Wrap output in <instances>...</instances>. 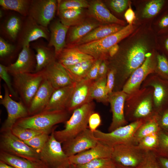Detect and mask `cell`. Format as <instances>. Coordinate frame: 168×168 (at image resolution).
<instances>
[{"mask_svg":"<svg viewBox=\"0 0 168 168\" xmlns=\"http://www.w3.org/2000/svg\"><path fill=\"white\" fill-rule=\"evenodd\" d=\"M75 83L72 85L55 90L43 111L67 110Z\"/></svg>","mask_w":168,"mask_h":168,"instance_id":"484cf974","label":"cell"},{"mask_svg":"<svg viewBox=\"0 0 168 168\" xmlns=\"http://www.w3.org/2000/svg\"><path fill=\"white\" fill-rule=\"evenodd\" d=\"M157 114L158 122L161 129L168 132V108Z\"/></svg>","mask_w":168,"mask_h":168,"instance_id":"816d5d0a","label":"cell"},{"mask_svg":"<svg viewBox=\"0 0 168 168\" xmlns=\"http://www.w3.org/2000/svg\"><path fill=\"white\" fill-rule=\"evenodd\" d=\"M157 114L143 123L138 129L135 134V139L138 144V141L148 135L158 133L161 130Z\"/></svg>","mask_w":168,"mask_h":168,"instance_id":"836d02e7","label":"cell"},{"mask_svg":"<svg viewBox=\"0 0 168 168\" xmlns=\"http://www.w3.org/2000/svg\"><path fill=\"white\" fill-rule=\"evenodd\" d=\"M107 76L98 78L93 82L90 92L91 99L103 103L108 102V95L106 87Z\"/></svg>","mask_w":168,"mask_h":168,"instance_id":"d6a6232c","label":"cell"},{"mask_svg":"<svg viewBox=\"0 0 168 168\" xmlns=\"http://www.w3.org/2000/svg\"><path fill=\"white\" fill-rule=\"evenodd\" d=\"M157 147L153 152L158 156L168 158V132L161 129L158 133Z\"/></svg>","mask_w":168,"mask_h":168,"instance_id":"b9f144b4","label":"cell"},{"mask_svg":"<svg viewBox=\"0 0 168 168\" xmlns=\"http://www.w3.org/2000/svg\"><path fill=\"white\" fill-rule=\"evenodd\" d=\"M41 71L54 90L72 85L76 82L65 68L56 60Z\"/></svg>","mask_w":168,"mask_h":168,"instance_id":"e0dca14e","label":"cell"},{"mask_svg":"<svg viewBox=\"0 0 168 168\" xmlns=\"http://www.w3.org/2000/svg\"><path fill=\"white\" fill-rule=\"evenodd\" d=\"M137 168H161L157 156L152 151H148L139 166Z\"/></svg>","mask_w":168,"mask_h":168,"instance_id":"bcb514c9","label":"cell"},{"mask_svg":"<svg viewBox=\"0 0 168 168\" xmlns=\"http://www.w3.org/2000/svg\"><path fill=\"white\" fill-rule=\"evenodd\" d=\"M0 151L34 161H41L40 154L23 141L14 135L11 131L1 132Z\"/></svg>","mask_w":168,"mask_h":168,"instance_id":"ba28073f","label":"cell"},{"mask_svg":"<svg viewBox=\"0 0 168 168\" xmlns=\"http://www.w3.org/2000/svg\"><path fill=\"white\" fill-rule=\"evenodd\" d=\"M163 40V49L166 53L165 56L168 59V35Z\"/></svg>","mask_w":168,"mask_h":168,"instance_id":"91938a15","label":"cell"},{"mask_svg":"<svg viewBox=\"0 0 168 168\" xmlns=\"http://www.w3.org/2000/svg\"><path fill=\"white\" fill-rule=\"evenodd\" d=\"M101 119L99 113L93 112L89 117L88 128L92 132H94L100 125Z\"/></svg>","mask_w":168,"mask_h":168,"instance_id":"f907efd6","label":"cell"},{"mask_svg":"<svg viewBox=\"0 0 168 168\" xmlns=\"http://www.w3.org/2000/svg\"><path fill=\"white\" fill-rule=\"evenodd\" d=\"M113 147L98 141L93 147L69 157L70 164L75 166L86 164L95 159L111 158Z\"/></svg>","mask_w":168,"mask_h":168,"instance_id":"ffe728a7","label":"cell"},{"mask_svg":"<svg viewBox=\"0 0 168 168\" xmlns=\"http://www.w3.org/2000/svg\"><path fill=\"white\" fill-rule=\"evenodd\" d=\"M112 114V120L108 128L109 132L126 125L128 123L124 115V105L127 94L122 90L113 91L108 95Z\"/></svg>","mask_w":168,"mask_h":168,"instance_id":"ac0fdd59","label":"cell"},{"mask_svg":"<svg viewBox=\"0 0 168 168\" xmlns=\"http://www.w3.org/2000/svg\"><path fill=\"white\" fill-rule=\"evenodd\" d=\"M158 133L143 138L138 141L137 145L140 148L146 152L154 151L158 144Z\"/></svg>","mask_w":168,"mask_h":168,"instance_id":"f35d334b","label":"cell"},{"mask_svg":"<svg viewBox=\"0 0 168 168\" xmlns=\"http://www.w3.org/2000/svg\"><path fill=\"white\" fill-rule=\"evenodd\" d=\"M93 58L74 46H66L56 57L57 61L65 67L74 65L86 60Z\"/></svg>","mask_w":168,"mask_h":168,"instance_id":"83f0119b","label":"cell"},{"mask_svg":"<svg viewBox=\"0 0 168 168\" xmlns=\"http://www.w3.org/2000/svg\"><path fill=\"white\" fill-rule=\"evenodd\" d=\"M123 28L120 25L115 24L100 26L92 30L71 46H77L100 40L117 32Z\"/></svg>","mask_w":168,"mask_h":168,"instance_id":"f1b7e54d","label":"cell"},{"mask_svg":"<svg viewBox=\"0 0 168 168\" xmlns=\"http://www.w3.org/2000/svg\"><path fill=\"white\" fill-rule=\"evenodd\" d=\"M141 87L153 88V104L156 114L168 108V80L153 73L147 77Z\"/></svg>","mask_w":168,"mask_h":168,"instance_id":"30bf717a","label":"cell"},{"mask_svg":"<svg viewBox=\"0 0 168 168\" xmlns=\"http://www.w3.org/2000/svg\"><path fill=\"white\" fill-rule=\"evenodd\" d=\"M0 168H16L0 161Z\"/></svg>","mask_w":168,"mask_h":168,"instance_id":"94428289","label":"cell"},{"mask_svg":"<svg viewBox=\"0 0 168 168\" xmlns=\"http://www.w3.org/2000/svg\"><path fill=\"white\" fill-rule=\"evenodd\" d=\"M68 168H76V167L74 165L70 164Z\"/></svg>","mask_w":168,"mask_h":168,"instance_id":"be15d7a7","label":"cell"},{"mask_svg":"<svg viewBox=\"0 0 168 168\" xmlns=\"http://www.w3.org/2000/svg\"><path fill=\"white\" fill-rule=\"evenodd\" d=\"M124 17L129 25H132L135 19V14L131 7H129L126 11L124 15Z\"/></svg>","mask_w":168,"mask_h":168,"instance_id":"9f6ffc18","label":"cell"},{"mask_svg":"<svg viewBox=\"0 0 168 168\" xmlns=\"http://www.w3.org/2000/svg\"><path fill=\"white\" fill-rule=\"evenodd\" d=\"M153 89L141 87L128 94L125 100L124 115L128 123L149 119L156 114L153 101Z\"/></svg>","mask_w":168,"mask_h":168,"instance_id":"6da1fadb","label":"cell"},{"mask_svg":"<svg viewBox=\"0 0 168 168\" xmlns=\"http://www.w3.org/2000/svg\"><path fill=\"white\" fill-rule=\"evenodd\" d=\"M128 4V1L126 0H113L110 3L112 9L118 13L123 12L126 8Z\"/></svg>","mask_w":168,"mask_h":168,"instance_id":"f5cc1de1","label":"cell"},{"mask_svg":"<svg viewBox=\"0 0 168 168\" xmlns=\"http://www.w3.org/2000/svg\"><path fill=\"white\" fill-rule=\"evenodd\" d=\"M57 10L77 9L88 7L89 4L85 0H65L58 1Z\"/></svg>","mask_w":168,"mask_h":168,"instance_id":"7bdbcfd3","label":"cell"},{"mask_svg":"<svg viewBox=\"0 0 168 168\" xmlns=\"http://www.w3.org/2000/svg\"><path fill=\"white\" fill-rule=\"evenodd\" d=\"M75 166L76 168H116L111 158H98L83 165Z\"/></svg>","mask_w":168,"mask_h":168,"instance_id":"60d3db41","label":"cell"},{"mask_svg":"<svg viewBox=\"0 0 168 168\" xmlns=\"http://www.w3.org/2000/svg\"><path fill=\"white\" fill-rule=\"evenodd\" d=\"M19 14H10L3 20L1 24L0 32L5 40L13 42L17 40L24 19Z\"/></svg>","mask_w":168,"mask_h":168,"instance_id":"d4e9b609","label":"cell"},{"mask_svg":"<svg viewBox=\"0 0 168 168\" xmlns=\"http://www.w3.org/2000/svg\"><path fill=\"white\" fill-rule=\"evenodd\" d=\"M96 59H88L74 65L65 67L75 82L85 79L89 69Z\"/></svg>","mask_w":168,"mask_h":168,"instance_id":"d590c367","label":"cell"},{"mask_svg":"<svg viewBox=\"0 0 168 168\" xmlns=\"http://www.w3.org/2000/svg\"><path fill=\"white\" fill-rule=\"evenodd\" d=\"M148 120L133 122L108 133L97 129L94 132V134L98 141L112 147L121 144L137 145L134 137L136 132Z\"/></svg>","mask_w":168,"mask_h":168,"instance_id":"8992f818","label":"cell"},{"mask_svg":"<svg viewBox=\"0 0 168 168\" xmlns=\"http://www.w3.org/2000/svg\"><path fill=\"white\" fill-rule=\"evenodd\" d=\"M11 131L14 135L23 141L29 140L34 137L44 133L52 132L41 131L25 128L16 125L13 126Z\"/></svg>","mask_w":168,"mask_h":168,"instance_id":"74e56055","label":"cell"},{"mask_svg":"<svg viewBox=\"0 0 168 168\" xmlns=\"http://www.w3.org/2000/svg\"><path fill=\"white\" fill-rule=\"evenodd\" d=\"M56 0H31L28 16L37 23L48 27L58 9Z\"/></svg>","mask_w":168,"mask_h":168,"instance_id":"9a60e30c","label":"cell"},{"mask_svg":"<svg viewBox=\"0 0 168 168\" xmlns=\"http://www.w3.org/2000/svg\"><path fill=\"white\" fill-rule=\"evenodd\" d=\"M148 46L144 40H140L134 43L120 58L116 67L117 76L122 87L132 72L140 66L145 60Z\"/></svg>","mask_w":168,"mask_h":168,"instance_id":"7a4b0ae2","label":"cell"},{"mask_svg":"<svg viewBox=\"0 0 168 168\" xmlns=\"http://www.w3.org/2000/svg\"><path fill=\"white\" fill-rule=\"evenodd\" d=\"M67 110L43 111L18 120L15 125L44 132H52L56 124L66 122L68 116Z\"/></svg>","mask_w":168,"mask_h":168,"instance_id":"277c9868","label":"cell"},{"mask_svg":"<svg viewBox=\"0 0 168 168\" xmlns=\"http://www.w3.org/2000/svg\"><path fill=\"white\" fill-rule=\"evenodd\" d=\"M157 156L161 168H168V158L161 156Z\"/></svg>","mask_w":168,"mask_h":168,"instance_id":"6f0895ef","label":"cell"},{"mask_svg":"<svg viewBox=\"0 0 168 168\" xmlns=\"http://www.w3.org/2000/svg\"><path fill=\"white\" fill-rule=\"evenodd\" d=\"M51 133H44L24 142L40 154L47 142Z\"/></svg>","mask_w":168,"mask_h":168,"instance_id":"ab89813d","label":"cell"},{"mask_svg":"<svg viewBox=\"0 0 168 168\" xmlns=\"http://www.w3.org/2000/svg\"><path fill=\"white\" fill-rule=\"evenodd\" d=\"M156 62V56L154 57L151 53H147L143 63L132 72L121 90L128 94L140 89L147 77L155 72Z\"/></svg>","mask_w":168,"mask_h":168,"instance_id":"4fadbf2b","label":"cell"},{"mask_svg":"<svg viewBox=\"0 0 168 168\" xmlns=\"http://www.w3.org/2000/svg\"><path fill=\"white\" fill-rule=\"evenodd\" d=\"M40 39H44L49 42L50 32L48 28L39 25L29 16L25 17L17 40L18 46L22 48Z\"/></svg>","mask_w":168,"mask_h":168,"instance_id":"5bb4252c","label":"cell"},{"mask_svg":"<svg viewBox=\"0 0 168 168\" xmlns=\"http://www.w3.org/2000/svg\"><path fill=\"white\" fill-rule=\"evenodd\" d=\"M7 66L0 64V77L5 82L11 95L15 98L18 97L17 93L14 90L11 82Z\"/></svg>","mask_w":168,"mask_h":168,"instance_id":"7dc6e473","label":"cell"},{"mask_svg":"<svg viewBox=\"0 0 168 168\" xmlns=\"http://www.w3.org/2000/svg\"><path fill=\"white\" fill-rule=\"evenodd\" d=\"M54 127L45 146L40 153L41 160L49 168H57L68 163L69 157L63 148L62 143L54 135Z\"/></svg>","mask_w":168,"mask_h":168,"instance_id":"8fae6325","label":"cell"},{"mask_svg":"<svg viewBox=\"0 0 168 168\" xmlns=\"http://www.w3.org/2000/svg\"><path fill=\"white\" fill-rule=\"evenodd\" d=\"M119 49V46L116 44L112 47L109 50L108 53L110 57H112L117 54Z\"/></svg>","mask_w":168,"mask_h":168,"instance_id":"680465c9","label":"cell"},{"mask_svg":"<svg viewBox=\"0 0 168 168\" xmlns=\"http://www.w3.org/2000/svg\"><path fill=\"white\" fill-rule=\"evenodd\" d=\"M48 26L50 39L48 45L54 48L57 57L66 46V37L70 27L63 24L59 20L52 21Z\"/></svg>","mask_w":168,"mask_h":168,"instance_id":"603a6c76","label":"cell"},{"mask_svg":"<svg viewBox=\"0 0 168 168\" xmlns=\"http://www.w3.org/2000/svg\"><path fill=\"white\" fill-rule=\"evenodd\" d=\"M4 88V95L0 102L6 108L7 117L1 127V132L11 130L18 120L29 116L28 109L22 102L16 101L11 98L6 85Z\"/></svg>","mask_w":168,"mask_h":168,"instance_id":"7c38bea8","label":"cell"},{"mask_svg":"<svg viewBox=\"0 0 168 168\" xmlns=\"http://www.w3.org/2000/svg\"><path fill=\"white\" fill-rule=\"evenodd\" d=\"M133 30V25L128 24L117 32L102 39L75 47L82 52L92 56L95 59H104L112 47L128 36Z\"/></svg>","mask_w":168,"mask_h":168,"instance_id":"5b68a950","label":"cell"},{"mask_svg":"<svg viewBox=\"0 0 168 168\" xmlns=\"http://www.w3.org/2000/svg\"><path fill=\"white\" fill-rule=\"evenodd\" d=\"M93 81L85 79L76 82L67 106V110L73 111L82 105L92 101L90 89Z\"/></svg>","mask_w":168,"mask_h":168,"instance_id":"44dd1931","label":"cell"},{"mask_svg":"<svg viewBox=\"0 0 168 168\" xmlns=\"http://www.w3.org/2000/svg\"><path fill=\"white\" fill-rule=\"evenodd\" d=\"M147 152L137 145H119L113 147L111 158L116 165L127 168H137Z\"/></svg>","mask_w":168,"mask_h":168,"instance_id":"9c48e42d","label":"cell"},{"mask_svg":"<svg viewBox=\"0 0 168 168\" xmlns=\"http://www.w3.org/2000/svg\"><path fill=\"white\" fill-rule=\"evenodd\" d=\"M36 66L35 54L29 45L22 48L16 62L7 66V68L9 73L13 76L34 72Z\"/></svg>","mask_w":168,"mask_h":168,"instance_id":"d6986e66","label":"cell"},{"mask_svg":"<svg viewBox=\"0 0 168 168\" xmlns=\"http://www.w3.org/2000/svg\"><path fill=\"white\" fill-rule=\"evenodd\" d=\"M100 26V24L96 22L85 21L70 27L66 37V46L73 45L92 30Z\"/></svg>","mask_w":168,"mask_h":168,"instance_id":"f546056e","label":"cell"},{"mask_svg":"<svg viewBox=\"0 0 168 168\" xmlns=\"http://www.w3.org/2000/svg\"><path fill=\"white\" fill-rule=\"evenodd\" d=\"M156 67L155 73L168 80V59L162 54L156 56Z\"/></svg>","mask_w":168,"mask_h":168,"instance_id":"f6af8a7d","label":"cell"},{"mask_svg":"<svg viewBox=\"0 0 168 168\" xmlns=\"http://www.w3.org/2000/svg\"><path fill=\"white\" fill-rule=\"evenodd\" d=\"M69 165V162L67 163L60 166L57 168H68Z\"/></svg>","mask_w":168,"mask_h":168,"instance_id":"6125c7cd","label":"cell"},{"mask_svg":"<svg viewBox=\"0 0 168 168\" xmlns=\"http://www.w3.org/2000/svg\"><path fill=\"white\" fill-rule=\"evenodd\" d=\"M61 22L69 27L80 24L82 21L83 8L57 10Z\"/></svg>","mask_w":168,"mask_h":168,"instance_id":"1f68e13d","label":"cell"},{"mask_svg":"<svg viewBox=\"0 0 168 168\" xmlns=\"http://www.w3.org/2000/svg\"><path fill=\"white\" fill-rule=\"evenodd\" d=\"M103 60L98 59L95 60L88 71L85 79L91 81L97 79L99 68Z\"/></svg>","mask_w":168,"mask_h":168,"instance_id":"c3c4849f","label":"cell"},{"mask_svg":"<svg viewBox=\"0 0 168 168\" xmlns=\"http://www.w3.org/2000/svg\"><path fill=\"white\" fill-rule=\"evenodd\" d=\"M158 26L161 30H168V12L166 13L161 18Z\"/></svg>","mask_w":168,"mask_h":168,"instance_id":"11a10c76","label":"cell"},{"mask_svg":"<svg viewBox=\"0 0 168 168\" xmlns=\"http://www.w3.org/2000/svg\"><path fill=\"white\" fill-rule=\"evenodd\" d=\"M16 46L0 37V58L4 60L12 57L16 51Z\"/></svg>","mask_w":168,"mask_h":168,"instance_id":"ee69618b","label":"cell"},{"mask_svg":"<svg viewBox=\"0 0 168 168\" xmlns=\"http://www.w3.org/2000/svg\"><path fill=\"white\" fill-rule=\"evenodd\" d=\"M0 161L16 168H49L42 161H31L2 151Z\"/></svg>","mask_w":168,"mask_h":168,"instance_id":"4dcf8cb0","label":"cell"},{"mask_svg":"<svg viewBox=\"0 0 168 168\" xmlns=\"http://www.w3.org/2000/svg\"><path fill=\"white\" fill-rule=\"evenodd\" d=\"M98 142L94 132L87 128L74 138L63 143L62 147L69 157L94 147Z\"/></svg>","mask_w":168,"mask_h":168,"instance_id":"2e32d148","label":"cell"},{"mask_svg":"<svg viewBox=\"0 0 168 168\" xmlns=\"http://www.w3.org/2000/svg\"><path fill=\"white\" fill-rule=\"evenodd\" d=\"M39 39L33 43L32 47L36 52V66L34 72H40L56 61V55L53 47Z\"/></svg>","mask_w":168,"mask_h":168,"instance_id":"7402d4cb","label":"cell"},{"mask_svg":"<svg viewBox=\"0 0 168 168\" xmlns=\"http://www.w3.org/2000/svg\"><path fill=\"white\" fill-rule=\"evenodd\" d=\"M95 105L92 101L74 110L72 115L65 122L63 129L54 131V135L58 141L63 143L69 140L88 128L90 116L94 112Z\"/></svg>","mask_w":168,"mask_h":168,"instance_id":"3957f363","label":"cell"},{"mask_svg":"<svg viewBox=\"0 0 168 168\" xmlns=\"http://www.w3.org/2000/svg\"><path fill=\"white\" fill-rule=\"evenodd\" d=\"M166 1L164 0H152L146 5L142 12V16L149 18L156 16L165 7Z\"/></svg>","mask_w":168,"mask_h":168,"instance_id":"8d00e7d4","label":"cell"},{"mask_svg":"<svg viewBox=\"0 0 168 168\" xmlns=\"http://www.w3.org/2000/svg\"><path fill=\"white\" fill-rule=\"evenodd\" d=\"M116 74V70L113 68L108 72L106 78V87L107 92L108 95L113 92V90L114 86Z\"/></svg>","mask_w":168,"mask_h":168,"instance_id":"681fc988","label":"cell"},{"mask_svg":"<svg viewBox=\"0 0 168 168\" xmlns=\"http://www.w3.org/2000/svg\"><path fill=\"white\" fill-rule=\"evenodd\" d=\"M14 86L21 101L27 109L44 79L41 71L20 73L12 76Z\"/></svg>","mask_w":168,"mask_h":168,"instance_id":"52a82bcc","label":"cell"},{"mask_svg":"<svg viewBox=\"0 0 168 168\" xmlns=\"http://www.w3.org/2000/svg\"><path fill=\"white\" fill-rule=\"evenodd\" d=\"M88 11L91 17L101 22L122 25L125 24L124 21L119 19L111 14L101 1L95 0L91 2L89 4Z\"/></svg>","mask_w":168,"mask_h":168,"instance_id":"4316f807","label":"cell"},{"mask_svg":"<svg viewBox=\"0 0 168 168\" xmlns=\"http://www.w3.org/2000/svg\"><path fill=\"white\" fill-rule=\"evenodd\" d=\"M108 72L107 63L103 60L100 63L99 69L98 79L106 76Z\"/></svg>","mask_w":168,"mask_h":168,"instance_id":"db71d44e","label":"cell"},{"mask_svg":"<svg viewBox=\"0 0 168 168\" xmlns=\"http://www.w3.org/2000/svg\"><path fill=\"white\" fill-rule=\"evenodd\" d=\"M116 168H127L125 167H123L122 166H119L117 165H116Z\"/></svg>","mask_w":168,"mask_h":168,"instance_id":"e7e4bbea","label":"cell"},{"mask_svg":"<svg viewBox=\"0 0 168 168\" xmlns=\"http://www.w3.org/2000/svg\"><path fill=\"white\" fill-rule=\"evenodd\" d=\"M55 90L44 78L28 108L29 116L43 111Z\"/></svg>","mask_w":168,"mask_h":168,"instance_id":"cb8c5ba5","label":"cell"},{"mask_svg":"<svg viewBox=\"0 0 168 168\" xmlns=\"http://www.w3.org/2000/svg\"><path fill=\"white\" fill-rule=\"evenodd\" d=\"M31 0H0V5L5 10L15 11L22 16H28Z\"/></svg>","mask_w":168,"mask_h":168,"instance_id":"e575fe53","label":"cell"}]
</instances>
